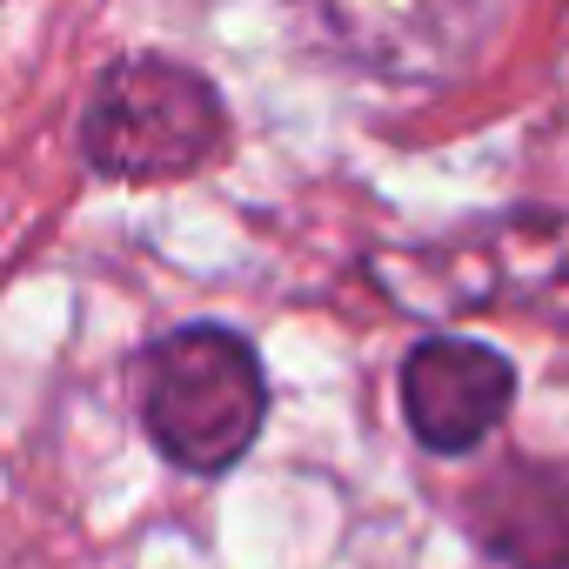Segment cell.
Wrapping results in <instances>:
<instances>
[{
    "instance_id": "6da1fadb",
    "label": "cell",
    "mask_w": 569,
    "mask_h": 569,
    "mask_svg": "<svg viewBox=\"0 0 569 569\" xmlns=\"http://www.w3.org/2000/svg\"><path fill=\"white\" fill-rule=\"evenodd\" d=\"M141 422L168 469L228 476L268 422V376L254 342L221 322H188L161 336L148 349Z\"/></svg>"
},
{
    "instance_id": "7a4b0ae2",
    "label": "cell",
    "mask_w": 569,
    "mask_h": 569,
    "mask_svg": "<svg viewBox=\"0 0 569 569\" xmlns=\"http://www.w3.org/2000/svg\"><path fill=\"white\" fill-rule=\"evenodd\" d=\"M228 108L208 74L168 54L114 61L81 108V154L108 181H181L221 154Z\"/></svg>"
},
{
    "instance_id": "3957f363",
    "label": "cell",
    "mask_w": 569,
    "mask_h": 569,
    "mask_svg": "<svg viewBox=\"0 0 569 569\" xmlns=\"http://www.w3.org/2000/svg\"><path fill=\"white\" fill-rule=\"evenodd\" d=\"M329 34L389 81H456L482 61L502 0H322Z\"/></svg>"
},
{
    "instance_id": "277c9868",
    "label": "cell",
    "mask_w": 569,
    "mask_h": 569,
    "mask_svg": "<svg viewBox=\"0 0 569 569\" xmlns=\"http://www.w3.org/2000/svg\"><path fill=\"white\" fill-rule=\"evenodd\" d=\"M516 409V362L476 336H422L402 356V422L429 456L482 449Z\"/></svg>"
},
{
    "instance_id": "5b68a950",
    "label": "cell",
    "mask_w": 569,
    "mask_h": 569,
    "mask_svg": "<svg viewBox=\"0 0 569 569\" xmlns=\"http://www.w3.org/2000/svg\"><path fill=\"white\" fill-rule=\"evenodd\" d=\"M469 536L502 569H569V476L542 462H502L489 469L469 502Z\"/></svg>"
}]
</instances>
